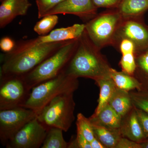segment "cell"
<instances>
[{
	"label": "cell",
	"mask_w": 148,
	"mask_h": 148,
	"mask_svg": "<svg viewBox=\"0 0 148 148\" xmlns=\"http://www.w3.org/2000/svg\"><path fill=\"white\" fill-rule=\"evenodd\" d=\"M2 1H3V0H0V1H1V2Z\"/></svg>",
	"instance_id": "cell-35"
},
{
	"label": "cell",
	"mask_w": 148,
	"mask_h": 148,
	"mask_svg": "<svg viewBox=\"0 0 148 148\" xmlns=\"http://www.w3.org/2000/svg\"></svg>",
	"instance_id": "cell-36"
},
{
	"label": "cell",
	"mask_w": 148,
	"mask_h": 148,
	"mask_svg": "<svg viewBox=\"0 0 148 148\" xmlns=\"http://www.w3.org/2000/svg\"><path fill=\"white\" fill-rule=\"evenodd\" d=\"M116 148H142L140 143H136L124 137L120 139Z\"/></svg>",
	"instance_id": "cell-32"
},
{
	"label": "cell",
	"mask_w": 148,
	"mask_h": 148,
	"mask_svg": "<svg viewBox=\"0 0 148 148\" xmlns=\"http://www.w3.org/2000/svg\"><path fill=\"white\" fill-rule=\"evenodd\" d=\"M37 116L34 111L24 107L0 110V141L5 146L25 125Z\"/></svg>",
	"instance_id": "cell-8"
},
{
	"label": "cell",
	"mask_w": 148,
	"mask_h": 148,
	"mask_svg": "<svg viewBox=\"0 0 148 148\" xmlns=\"http://www.w3.org/2000/svg\"><path fill=\"white\" fill-rule=\"evenodd\" d=\"M132 41L135 46V53L148 49V28L141 18H123L116 32L112 46L117 49L122 40Z\"/></svg>",
	"instance_id": "cell-9"
},
{
	"label": "cell",
	"mask_w": 148,
	"mask_h": 148,
	"mask_svg": "<svg viewBox=\"0 0 148 148\" xmlns=\"http://www.w3.org/2000/svg\"><path fill=\"white\" fill-rule=\"evenodd\" d=\"M71 40L42 44L16 53L3 54L1 78L26 75Z\"/></svg>",
	"instance_id": "cell-2"
},
{
	"label": "cell",
	"mask_w": 148,
	"mask_h": 148,
	"mask_svg": "<svg viewBox=\"0 0 148 148\" xmlns=\"http://www.w3.org/2000/svg\"><path fill=\"white\" fill-rule=\"evenodd\" d=\"M85 28V24H75L70 27L56 29L45 36L19 41L16 43L14 49L9 53L19 52L42 44L78 39L82 34Z\"/></svg>",
	"instance_id": "cell-10"
},
{
	"label": "cell",
	"mask_w": 148,
	"mask_h": 148,
	"mask_svg": "<svg viewBox=\"0 0 148 148\" xmlns=\"http://www.w3.org/2000/svg\"><path fill=\"white\" fill-rule=\"evenodd\" d=\"M142 148H148V139L140 143Z\"/></svg>",
	"instance_id": "cell-34"
},
{
	"label": "cell",
	"mask_w": 148,
	"mask_h": 148,
	"mask_svg": "<svg viewBox=\"0 0 148 148\" xmlns=\"http://www.w3.org/2000/svg\"><path fill=\"white\" fill-rule=\"evenodd\" d=\"M92 148L90 142L79 131L76 138L68 143V148Z\"/></svg>",
	"instance_id": "cell-28"
},
{
	"label": "cell",
	"mask_w": 148,
	"mask_h": 148,
	"mask_svg": "<svg viewBox=\"0 0 148 148\" xmlns=\"http://www.w3.org/2000/svg\"><path fill=\"white\" fill-rule=\"evenodd\" d=\"M73 94L66 93L56 97L37 115V119L47 129L57 127L67 132L75 119Z\"/></svg>",
	"instance_id": "cell-5"
},
{
	"label": "cell",
	"mask_w": 148,
	"mask_h": 148,
	"mask_svg": "<svg viewBox=\"0 0 148 148\" xmlns=\"http://www.w3.org/2000/svg\"><path fill=\"white\" fill-rule=\"evenodd\" d=\"M47 129L38 120L36 116L16 133L6 145L5 147L41 148L46 136Z\"/></svg>",
	"instance_id": "cell-11"
},
{
	"label": "cell",
	"mask_w": 148,
	"mask_h": 148,
	"mask_svg": "<svg viewBox=\"0 0 148 148\" xmlns=\"http://www.w3.org/2000/svg\"><path fill=\"white\" fill-rule=\"evenodd\" d=\"M129 92L133 106L148 114V93L138 90Z\"/></svg>",
	"instance_id": "cell-26"
},
{
	"label": "cell",
	"mask_w": 148,
	"mask_h": 148,
	"mask_svg": "<svg viewBox=\"0 0 148 148\" xmlns=\"http://www.w3.org/2000/svg\"><path fill=\"white\" fill-rule=\"evenodd\" d=\"M92 124L100 125L111 129H119L122 118L109 104L97 114H92L89 118Z\"/></svg>",
	"instance_id": "cell-15"
},
{
	"label": "cell",
	"mask_w": 148,
	"mask_h": 148,
	"mask_svg": "<svg viewBox=\"0 0 148 148\" xmlns=\"http://www.w3.org/2000/svg\"><path fill=\"white\" fill-rule=\"evenodd\" d=\"M16 43L9 37H4L0 41V48L5 53H9L14 49Z\"/></svg>",
	"instance_id": "cell-31"
},
{
	"label": "cell",
	"mask_w": 148,
	"mask_h": 148,
	"mask_svg": "<svg viewBox=\"0 0 148 148\" xmlns=\"http://www.w3.org/2000/svg\"><path fill=\"white\" fill-rule=\"evenodd\" d=\"M121 0H92L97 8L114 9L118 7Z\"/></svg>",
	"instance_id": "cell-29"
},
{
	"label": "cell",
	"mask_w": 148,
	"mask_h": 148,
	"mask_svg": "<svg viewBox=\"0 0 148 148\" xmlns=\"http://www.w3.org/2000/svg\"><path fill=\"white\" fill-rule=\"evenodd\" d=\"M31 89L23 76L1 77L0 110L22 107L29 97Z\"/></svg>",
	"instance_id": "cell-7"
},
{
	"label": "cell",
	"mask_w": 148,
	"mask_h": 148,
	"mask_svg": "<svg viewBox=\"0 0 148 148\" xmlns=\"http://www.w3.org/2000/svg\"><path fill=\"white\" fill-rule=\"evenodd\" d=\"M32 5L29 0H3L0 5V28L3 29L16 16H24Z\"/></svg>",
	"instance_id": "cell-13"
},
{
	"label": "cell",
	"mask_w": 148,
	"mask_h": 148,
	"mask_svg": "<svg viewBox=\"0 0 148 148\" xmlns=\"http://www.w3.org/2000/svg\"><path fill=\"white\" fill-rule=\"evenodd\" d=\"M65 0H36L39 18L47 15L51 10Z\"/></svg>",
	"instance_id": "cell-27"
},
{
	"label": "cell",
	"mask_w": 148,
	"mask_h": 148,
	"mask_svg": "<svg viewBox=\"0 0 148 148\" xmlns=\"http://www.w3.org/2000/svg\"><path fill=\"white\" fill-rule=\"evenodd\" d=\"M78 79L69 76L64 71L55 77L34 86L22 107L37 113L58 95L74 93L79 87Z\"/></svg>",
	"instance_id": "cell-3"
},
{
	"label": "cell",
	"mask_w": 148,
	"mask_h": 148,
	"mask_svg": "<svg viewBox=\"0 0 148 148\" xmlns=\"http://www.w3.org/2000/svg\"><path fill=\"white\" fill-rule=\"evenodd\" d=\"M121 54L122 57L119 64L122 71L133 76L136 67L135 51H128Z\"/></svg>",
	"instance_id": "cell-25"
},
{
	"label": "cell",
	"mask_w": 148,
	"mask_h": 148,
	"mask_svg": "<svg viewBox=\"0 0 148 148\" xmlns=\"http://www.w3.org/2000/svg\"><path fill=\"white\" fill-rule=\"evenodd\" d=\"M98 9L92 0H65L49 12L47 15L73 14L86 22L97 15Z\"/></svg>",
	"instance_id": "cell-12"
},
{
	"label": "cell",
	"mask_w": 148,
	"mask_h": 148,
	"mask_svg": "<svg viewBox=\"0 0 148 148\" xmlns=\"http://www.w3.org/2000/svg\"><path fill=\"white\" fill-rule=\"evenodd\" d=\"M109 105L123 117L133 107L129 91L116 87L109 101Z\"/></svg>",
	"instance_id": "cell-17"
},
{
	"label": "cell",
	"mask_w": 148,
	"mask_h": 148,
	"mask_svg": "<svg viewBox=\"0 0 148 148\" xmlns=\"http://www.w3.org/2000/svg\"><path fill=\"white\" fill-rule=\"evenodd\" d=\"M100 88L98 104L93 115L97 114L108 104L111 96L116 88L114 81L110 77L103 78L95 81Z\"/></svg>",
	"instance_id": "cell-20"
},
{
	"label": "cell",
	"mask_w": 148,
	"mask_h": 148,
	"mask_svg": "<svg viewBox=\"0 0 148 148\" xmlns=\"http://www.w3.org/2000/svg\"><path fill=\"white\" fill-rule=\"evenodd\" d=\"M92 148H106L103 144L96 138L90 142Z\"/></svg>",
	"instance_id": "cell-33"
},
{
	"label": "cell",
	"mask_w": 148,
	"mask_h": 148,
	"mask_svg": "<svg viewBox=\"0 0 148 148\" xmlns=\"http://www.w3.org/2000/svg\"><path fill=\"white\" fill-rule=\"evenodd\" d=\"M112 68L101 49L92 42L84 30L77 46L64 72L69 76L94 81L110 77Z\"/></svg>",
	"instance_id": "cell-1"
},
{
	"label": "cell",
	"mask_w": 148,
	"mask_h": 148,
	"mask_svg": "<svg viewBox=\"0 0 148 148\" xmlns=\"http://www.w3.org/2000/svg\"><path fill=\"white\" fill-rule=\"evenodd\" d=\"M119 130L122 137L136 143H140L147 139L141 127L134 106L122 118Z\"/></svg>",
	"instance_id": "cell-14"
},
{
	"label": "cell",
	"mask_w": 148,
	"mask_h": 148,
	"mask_svg": "<svg viewBox=\"0 0 148 148\" xmlns=\"http://www.w3.org/2000/svg\"><path fill=\"white\" fill-rule=\"evenodd\" d=\"M77 131H79L89 142L95 138L92 123L89 118H87L81 113L77 115Z\"/></svg>",
	"instance_id": "cell-24"
},
{
	"label": "cell",
	"mask_w": 148,
	"mask_h": 148,
	"mask_svg": "<svg viewBox=\"0 0 148 148\" xmlns=\"http://www.w3.org/2000/svg\"><path fill=\"white\" fill-rule=\"evenodd\" d=\"M110 77L117 87L122 90L130 91L136 89L140 91L141 85L133 76L130 75L123 71H117L112 68Z\"/></svg>",
	"instance_id": "cell-21"
},
{
	"label": "cell",
	"mask_w": 148,
	"mask_h": 148,
	"mask_svg": "<svg viewBox=\"0 0 148 148\" xmlns=\"http://www.w3.org/2000/svg\"><path fill=\"white\" fill-rule=\"evenodd\" d=\"M136 67L133 76L140 83V91L148 93V49L135 53Z\"/></svg>",
	"instance_id": "cell-18"
},
{
	"label": "cell",
	"mask_w": 148,
	"mask_h": 148,
	"mask_svg": "<svg viewBox=\"0 0 148 148\" xmlns=\"http://www.w3.org/2000/svg\"><path fill=\"white\" fill-rule=\"evenodd\" d=\"M36 23L34 31L39 36L48 34L58 23V17L57 14L45 15Z\"/></svg>",
	"instance_id": "cell-23"
},
{
	"label": "cell",
	"mask_w": 148,
	"mask_h": 148,
	"mask_svg": "<svg viewBox=\"0 0 148 148\" xmlns=\"http://www.w3.org/2000/svg\"><path fill=\"white\" fill-rule=\"evenodd\" d=\"M116 9L123 18H141L148 10V0H121Z\"/></svg>",
	"instance_id": "cell-16"
},
{
	"label": "cell",
	"mask_w": 148,
	"mask_h": 148,
	"mask_svg": "<svg viewBox=\"0 0 148 148\" xmlns=\"http://www.w3.org/2000/svg\"><path fill=\"white\" fill-rule=\"evenodd\" d=\"M135 108L143 132L146 138L148 139V114L142 110Z\"/></svg>",
	"instance_id": "cell-30"
},
{
	"label": "cell",
	"mask_w": 148,
	"mask_h": 148,
	"mask_svg": "<svg viewBox=\"0 0 148 148\" xmlns=\"http://www.w3.org/2000/svg\"><path fill=\"white\" fill-rule=\"evenodd\" d=\"M92 126L95 138L106 148H116L120 139L122 137L119 129H109L94 124H92Z\"/></svg>",
	"instance_id": "cell-19"
},
{
	"label": "cell",
	"mask_w": 148,
	"mask_h": 148,
	"mask_svg": "<svg viewBox=\"0 0 148 148\" xmlns=\"http://www.w3.org/2000/svg\"><path fill=\"white\" fill-rule=\"evenodd\" d=\"M63 130L55 127L48 128L41 148H68V143L63 136Z\"/></svg>",
	"instance_id": "cell-22"
},
{
	"label": "cell",
	"mask_w": 148,
	"mask_h": 148,
	"mask_svg": "<svg viewBox=\"0 0 148 148\" xmlns=\"http://www.w3.org/2000/svg\"><path fill=\"white\" fill-rule=\"evenodd\" d=\"M123 19L117 9H108L87 21L85 30L92 42L101 50L112 45Z\"/></svg>",
	"instance_id": "cell-6"
},
{
	"label": "cell",
	"mask_w": 148,
	"mask_h": 148,
	"mask_svg": "<svg viewBox=\"0 0 148 148\" xmlns=\"http://www.w3.org/2000/svg\"><path fill=\"white\" fill-rule=\"evenodd\" d=\"M78 40L70 41L32 71L23 75L29 87L32 89L37 85L55 77L64 71L76 49Z\"/></svg>",
	"instance_id": "cell-4"
}]
</instances>
